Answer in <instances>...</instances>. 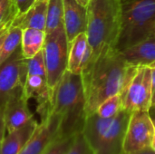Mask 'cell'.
Returning <instances> with one entry per match:
<instances>
[{
  "label": "cell",
  "mask_w": 155,
  "mask_h": 154,
  "mask_svg": "<svg viewBox=\"0 0 155 154\" xmlns=\"http://www.w3.org/2000/svg\"><path fill=\"white\" fill-rule=\"evenodd\" d=\"M0 154H1V142H0Z\"/></svg>",
  "instance_id": "33"
},
{
  "label": "cell",
  "mask_w": 155,
  "mask_h": 154,
  "mask_svg": "<svg viewBox=\"0 0 155 154\" xmlns=\"http://www.w3.org/2000/svg\"><path fill=\"white\" fill-rule=\"evenodd\" d=\"M137 68L127 63L116 48L103 53L94 61L86 60L81 73L86 116L95 113L107 98L123 96Z\"/></svg>",
  "instance_id": "1"
},
{
  "label": "cell",
  "mask_w": 155,
  "mask_h": 154,
  "mask_svg": "<svg viewBox=\"0 0 155 154\" xmlns=\"http://www.w3.org/2000/svg\"><path fill=\"white\" fill-rule=\"evenodd\" d=\"M132 113L122 110L112 118L96 113L86 117L82 133L94 154H121L124 138Z\"/></svg>",
  "instance_id": "4"
},
{
  "label": "cell",
  "mask_w": 155,
  "mask_h": 154,
  "mask_svg": "<svg viewBox=\"0 0 155 154\" xmlns=\"http://www.w3.org/2000/svg\"><path fill=\"white\" fill-rule=\"evenodd\" d=\"M66 154H94L82 133L75 135L74 143Z\"/></svg>",
  "instance_id": "24"
},
{
  "label": "cell",
  "mask_w": 155,
  "mask_h": 154,
  "mask_svg": "<svg viewBox=\"0 0 155 154\" xmlns=\"http://www.w3.org/2000/svg\"><path fill=\"white\" fill-rule=\"evenodd\" d=\"M155 127L149 112L132 113L123 143V152L132 153L151 148Z\"/></svg>",
  "instance_id": "8"
},
{
  "label": "cell",
  "mask_w": 155,
  "mask_h": 154,
  "mask_svg": "<svg viewBox=\"0 0 155 154\" xmlns=\"http://www.w3.org/2000/svg\"><path fill=\"white\" fill-rule=\"evenodd\" d=\"M46 34L45 31L25 28L22 33L21 40V51L25 59L32 58L43 50Z\"/></svg>",
  "instance_id": "17"
},
{
  "label": "cell",
  "mask_w": 155,
  "mask_h": 154,
  "mask_svg": "<svg viewBox=\"0 0 155 154\" xmlns=\"http://www.w3.org/2000/svg\"><path fill=\"white\" fill-rule=\"evenodd\" d=\"M38 124L34 118L24 126L6 133L1 142V154H19L33 137Z\"/></svg>",
  "instance_id": "14"
},
{
  "label": "cell",
  "mask_w": 155,
  "mask_h": 154,
  "mask_svg": "<svg viewBox=\"0 0 155 154\" xmlns=\"http://www.w3.org/2000/svg\"><path fill=\"white\" fill-rule=\"evenodd\" d=\"M23 30L16 26H11L4 40L0 51V65H2L20 47Z\"/></svg>",
  "instance_id": "19"
},
{
  "label": "cell",
  "mask_w": 155,
  "mask_h": 154,
  "mask_svg": "<svg viewBox=\"0 0 155 154\" xmlns=\"http://www.w3.org/2000/svg\"><path fill=\"white\" fill-rule=\"evenodd\" d=\"M59 123V118L54 114L40 122L33 137L19 154H43L51 142L58 136Z\"/></svg>",
  "instance_id": "11"
},
{
  "label": "cell",
  "mask_w": 155,
  "mask_h": 154,
  "mask_svg": "<svg viewBox=\"0 0 155 154\" xmlns=\"http://www.w3.org/2000/svg\"><path fill=\"white\" fill-rule=\"evenodd\" d=\"M121 154H155V152L152 149V148H148V149L142 150V151L135 152H132V153H126V152H122V153Z\"/></svg>",
  "instance_id": "28"
},
{
  "label": "cell",
  "mask_w": 155,
  "mask_h": 154,
  "mask_svg": "<svg viewBox=\"0 0 155 154\" xmlns=\"http://www.w3.org/2000/svg\"><path fill=\"white\" fill-rule=\"evenodd\" d=\"M48 0H35L31 7L20 13L14 20L13 26L21 28H34L45 32Z\"/></svg>",
  "instance_id": "15"
},
{
  "label": "cell",
  "mask_w": 155,
  "mask_h": 154,
  "mask_svg": "<svg viewBox=\"0 0 155 154\" xmlns=\"http://www.w3.org/2000/svg\"><path fill=\"white\" fill-rule=\"evenodd\" d=\"M64 27L68 44L81 33H86L87 8L77 0H63Z\"/></svg>",
  "instance_id": "12"
},
{
  "label": "cell",
  "mask_w": 155,
  "mask_h": 154,
  "mask_svg": "<svg viewBox=\"0 0 155 154\" xmlns=\"http://www.w3.org/2000/svg\"><path fill=\"white\" fill-rule=\"evenodd\" d=\"M152 68V105L151 109H155V65Z\"/></svg>",
  "instance_id": "27"
},
{
  "label": "cell",
  "mask_w": 155,
  "mask_h": 154,
  "mask_svg": "<svg viewBox=\"0 0 155 154\" xmlns=\"http://www.w3.org/2000/svg\"><path fill=\"white\" fill-rule=\"evenodd\" d=\"M15 1L18 9V14H20L28 10L35 0H15Z\"/></svg>",
  "instance_id": "25"
},
{
  "label": "cell",
  "mask_w": 155,
  "mask_h": 154,
  "mask_svg": "<svg viewBox=\"0 0 155 154\" xmlns=\"http://www.w3.org/2000/svg\"><path fill=\"white\" fill-rule=\"evenodd\" d=\"M123 110V98L115 94L104 101L96 110V113L103 118H112Z\"/></svg>",
  "instance_id": "21"
},
{
  "label": "cell",
  "mask_w": 155,
  "mask_h": 154,
  "mask_svg": "<svg viewBox=\"0 0 155 154\" xmlns=\"http://www.w3.org/2000/svg\"><path fill=\"white\" fill-rule=\"evenodd\" d=\"M6 34H7V33H6ZM6 34H3V35L0 36V51H1V48H2V45H3V43H4V40H5V38Z\"/></svg>",
  "instance_id": "30"
},
{
  "label": "cell",
  "mask_w": 155,
  "mask_h": 154,
  "mask_svg": "<svg viewBox=\"0 0 155 154\" xmlns=\"http://www.w3.org/2000/svg\"><path fill=\"white\" fill-rule=\"evenodd\" d=\"M123 98V109L130 113L149 112L152 105V68L139 66Z\"/></svg>",
  "instance_id": "7"
},
{
  "label": "cell",
  "mask_w": 155,
  "mask_h": 154,
  "mask_svg": "<svg viewBox=\"0 0 155 154\" xmlns=\"http://www.w3.org/2000/svg\"><path fill=\"white\" fill-rule=\"evenodd\" d=\"M88 40L86 33L79 34L69 44L67 71L74 74H81L84 60L88 49Z\"/></svg>",
  "instance_id": "16"
},
{
  "label": "cell",
  "mask_w": 155,
  "mask_h": 154,
  "mask_svg": "<svg viewBox=\"0 0 155 154\" xmlns=\"http://www.w3.org/2000/svg\"><path fill=\"white\" fill-rule=\"evenodd\" d=\"M125 1H126V0H121V2H122V3H124V2H125Z\"/></svg>",
  "instance_id": "34"
},
{
  "label": "cell",
  "mask_w": 155,
  "mask_h": 154,
  "mask_svg": "<svg viewBox=\"0 0 155 154\" xmlns=\"http://www.w3.org/2000/svg\"><path fill=\"white\" fill-rule=\"evenodd\" d=\"M6 134V126L4 116V108H0V142L3 141Z\"/></svg>",
  "instance_id": "26"
},
{
  "label": "cell",
  "mask_w": 155,
  "mask_h": 154,
  "mask_svg": "<svg viewBox=\"0 0 155 154\" xmlns=\"http://www.w3.org/2000/svg\"><path fill=\"white\" fill-rule=\"evenodd\" d=\"M27 77L26 59L20 47L0 65V108H4L11 93L24 86Z\"/></svg>",
  "instance_id": "9"
},
{
  "label": "cell",
  "mask_w": 155,
  "mask_h": 154,
  "mask_svg": "<svg viewBox=\"0 0 155 154\" xmlns=\"http://www.w3.org/2000/svg\"><path fill=\"white\" fill-rule=\"evenodd\" d=\"M27 75H40L46 78V69L43 50L32 58L26 59Z\"/></svg>",
  "instance_id": "23"
},
{
  "label": "cell",
  "mask_w": 155,
  "mask_h": 154,
  "mask_svg": "<svg viewBox=\"0 0 155 154\" xmlns=\"http://www.w3.org/2000/svg\"><path fill=\"white\" fill-rule=\"evenodd\" d=\"M149 113H150L151 119H152L153 123V125H154V127H155V109H150Z\"/></svg>",
  "instance_id": "29"
},
{
  "label": "cell",
  "mask_w": 155,
  "mask_h": 154,
  "mask_svg": "<svg viewBox=\"0 0 155 154\" xmlns=\"http://www.w3.org/2000/svg\"><path fill=\"white\" fill-rule=\"evenodd\" d=\"M64 27V2L63 0H48L45 34Z\"/></svg>",
  "instance_id": "18"
},
{
  "label": "cell",
  "mask_w": 155,
  "mask_h": 154,
  "mask_svg": "<svg viewBox=\"0 0 155 154\" xmlns=\"http://www.w3.org/2000/svg\"><path fill=\"white\" fill-rule=\"evenodd\" d=\"M23 88L24 86L15 89L4 107L6 133L13 132L34 119V115L28 107V98L25 96Z\"/></svg>",
  "instance_id": "10"
},
{
  "label": "cell",
  "mask_w": 155,
  "mask_h": 154,
  "mask_svg": "<svg viewBox=\"0 0 155 154\" xmlns=\"http://www.w3.org/2000/svg\"><path fill=\"white\" fill-rule=\"evenodd\" d=\"M17 15L15 0H0V36L8 32Z\"/></svg>",
  "instance_id": "20"
},
{
  "label": "cell",
  "mask_w": 155,
  "mask_h": 154,
  "mask_svg": "<svg viewBox=\"0 0 155 154\" xmlns=\"http://www.w3.org/2000/svg\"><path fill=\"white\" fill-rule=\"evenodd\" d=\"M155 33V0H126L122 3L118 51L134 45Z\"/></svg>",
  "instance_id": "5"
},
{
  "label": "cell",
  "mask_w": 155,
  "mask_h": 154,
  "mask_svg": "<svg viewBox=\"0 0 155 154\" xmlns=\"http://www.w3.org/2000/svg\"><path fill=\"white\" fill-rule=\"evenodd\" d=\"M43 53L46 69L47 84L53 100L56 86L67 70L68 64L69 44L64 27L46 34Z\"/></svg>",
  "instance_id": "6"
},
{
  "label": "cell",
  "mask_w": 155,
  "mask_h": 154,
  "mask_svg": "<svg viewBox=\"0 0 155 154\" xmlns=\"http://www.w3.org/2000/svg\"><path fill=\"white\" fill-rule=\"evenodd\" d=\"M151 148L155 152V134L154 136H153V143H152V146H151Z\"/></svg>",
  "instance_id": "32"
},
{
  "label": "cell",
  "mask_w": 155,
  "mask_h": 154,
  "mask_svg": "<svg viewBox=\"0 0 155 154\" xmlns=\"http://www.w3.org/2000/svg\"><path fill=\"white\" fill-rule=\"evenodd\" d=\"M80 4H82L83 5H84V6H87V5H88V3H89V1L90 0H77Z\"/></svg>",
  "instance_id": "31"
},
{
  "label": "cell",
  "mask_w": 155,
  "mask_h": 154,
  "mask_svg": "<svg viewBox=\"0 0 155 154\" xmlns=\"http://www.w3.org/2000/svg\"><path fill=\"white\" fill-rule=\"evenodd\" d=\"M119 52L123 58L134 66H154L155 33L145 40Z\"/></svg>",
  "instance_id": "13"
},
{
  "label": "cell",
  "mask_w": 155,
  "mask_h": 154,
  "mask_svg": "<svg viewBox=\"0 0 155 154\" xmlns=\"http://www.w3.org/2000/svg\"><path fill=\"white\" fill-rule=\"evenodd\" d=\"M87 40L95 60L100 54L116 48L122 18L121 0H90L87 6Z\"/></svg>",
  "instance_id": "3"
},
{
  "label": "cell",
  "mask_w": 155,
  "mask_h": 154,
  "mask_svg": "<svg viewBox=\"0 0 155 154\" xmlns=\"http://www.w3.org/2000/svg\"><path fill=\"white\" fill-rule=\"evenodd\" d=\"M75 135L74 136H56L43 154H66L70 150Z\"/></svg>",
  "instance_id": "22"
},
{
  "label": "cell",
  "mask_w": 155,
  "mask_h": 154,
  "mask_svg": "<svg viewBox=\"0 0 155 154\" xmlns=\"http://www.w3.org/2000/svg\"><path fill=\"white\" fill-rule=\"evenodd\" d=\"M50 114L59 118L58 136L82 133L87 116L81 74L65 71L54 91Z\"/></svg>",
  "instance_id": "2"
}]
</instances>
